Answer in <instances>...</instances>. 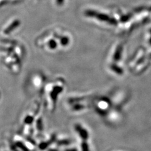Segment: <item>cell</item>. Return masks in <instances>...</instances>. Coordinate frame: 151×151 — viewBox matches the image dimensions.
I'll use <instances>...</instances> for the list:
<instances>
[{
  "instance_id": "cell-5",
  "label": "cell",
  "mask_w": 151,
  "mask_h": 151,
  "mask_svg": "<svg viewBox=\"0 0 151 151\" xmlns=\"http://www.w3.org/2000/svg\"><path fill=\"white\" fill-rule=\"evenodd\" d=\"M75 129H76L80 137H81L82 139L86 140V139L88 138V132L86 129L83 128L81 125H75Z\"/></svg>"
},
{
  "instance_id": "cell-2",
  "label": "cell",
  "mask_w": 151,
  "mask_h": 151,
  "mask_svg": "<svg viewBox=\"0 0 151 151\" xmlns=\"http://www.w3.org/2000/svg\"><path fill=\"white\" fill-rule=\"evenodd\" d=\"M58 39L60 50H65L70 47L73 43V38L70 33L63 29L54 30Z\"/></svg>"
},
{
  "instance_id": "cell-1",
  "label": "cell",
  "mask_w": 151,
  "mask_h": 151,
  "mask_svg": "<svg viewBox=\"0 0 151 151\" xmlns=\"http://www.w3.org/2000/svg\"><path fill=\"white\" fill-rule=\"evenodd\" d=\"M65 86V81L62 78H58L45 83L44 86V91L48 105L47 106L49 109H52L54 108L58 98L64 91Z\"/></svg>"
},
{
  "instance_id": "cell-3",
  "label": "cell",
  "mask_w": 151,
  "mask_h": 151,
  "mask_svg": "<svg viewBox=\"0 0 151 151\" xmlns=\"http://www.w3.org/2000/svg\"><path fill=\"white\" fill-rule=\"evenodd\" d=\"M20 20L17 18H14L11 21L8 22L5 26L3 28L1 34L5 37L9 36V35L12 34L13 32H15L18 28L20 27Z\"/></svg>"
},
{
  "instance_id": "cell-4",
  "label": "cell",
  "mask_w": 151,
  "mask_h": 151,
  "mask_svg": "<svg viewBox=\"0 0 151 151\" xmlns=\"http://www.w3.org/2000/svg\"><path fill=\"white\" fill-rule=\"evenodd\" d=\"M30 80V84L31 86L37 89L44 88L45 84V78L43 74L40 73H37L32 75Z\"/></svg>"
}]
</instances>
